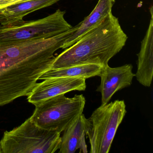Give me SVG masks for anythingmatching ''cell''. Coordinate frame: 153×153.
Instances as JSON below:
<instances>
[{
	"label": "cell",
	"instance_id": "obj_3",
	"mask_svg": "<svg viewBox=\"0 0 153 153\" xmlns=\"http://www.w3.org/2000/svg\"><path fill=\"white\" fill-rule=\"evenodd\" d=\"M61 133L42 128L30 118L6 131L0 141L2 153H53L59 149Z\"/></svg>",
	"mask_w": 153,
	"mask_h": 153
},
{
	"label": "cell",
	"instance_id": "obj_12",
	"mask_svg": "<svg viewBox=\"0 0 153 153\" xmlns=\"http://www.w3.org/2000/svg\"><path fill=\"white\" fill-rule=\"evenodd\" d=\"M114 3L115 0H98L97 4L90 15L75 26V31L66 40L61 49H66L74 44L86 32L111 13L112 8Z\"/></svg>",
	"mask_w": 153,
	"mask_h": 153
},
{
	"label": "cell",
	"instance_id": "obj_8",
	"mask_svg": "<svg viewBox=\"0 0 153 153\" xmlns=\"http://www.w3.org/2000/svg\"><path fill=\"white\" fill-rule=\"evenodd\" d=\"M132 68L131 64L113 68L108 65L103 67L98 76L101 77V84L96 90L102 95V105L109 103L117 91L131 85L135 76Z\"/></svg>",
	"mask_w": 153,
	"mask_h": 153
},
{
	"label": "cell",
	"instance_id": "obj_14",
	"mask_svg": "<svg viewBox=\"0 0 153 153\" xmlns=\"http://www.w3.org/2000/svg\"><path fill=\"white\" fill-rule=\"evenodd\" d=\"M16 0H0V9L12 6Z\"/></svg>",
	"mask_w": 153,
	"mask_h": 153
},
{
	"label": "cell",
	"instance_id": "obj_6",
	"mask_svg": "<svg viewBox=\"0 0 153 153\" xmlns=\"http://www.w3.org/2000/svg\"><path fill=\"white\" fill-rule=\"evenodd\" d=\"M65 13L59 9L41 19L16 25H0V44L51 38L67 32L73 27L65 19Z\"/></svg>",
	"mask_w": 153,
	"mask_h": 153
},
{
	"label": "cell",
	"instance_id": "obj_11",
	"mask_svg": "<svg viewBox=\"0 0 153 153\" xmlns=\"http://www.w3.org/2000/svg\"><path fill=\"white\" fill-rule=\"evenodd\" d=\"M60 0H31L0 9V25L12 26L25 22L23 18L34 11L52 6Z\"/></svg>",
	"mask_w": 153,
	"mask_h": 153
},
{
	"label": "cell",
	"instance_id": "obj_16",
	"mask_svg": "<svg viewBox=\"0 0 153 153\" xmlns=\"http://www.w3.org/2000/svg\"><path fill=\"white\" fill-rule=\"evenodd\" d=\"M0 153H2V152H1V146H0Z\"/></svg>",
	"mask_w": 153,
	"mask_h": 153
},
{
	"label": "cell",
	"instance_id": "obj_2",
	"mask_svg": "<svg viewBox=\"0 0 153 153\" xmlns=\"http://www.w3.org/2000/svg\"><path fill=\"white\" fill-rule=\"evenodd\" d=\"M127 39L119 19L111 13L55 57L51 69L88 64L105 67L125 46Z\"/></svg>",
	"mask_w": 153,
	"mask_h": 153
},
{
	"label": "cell",
	"instance_id": "obj_7",
	"mask_svg": "<svg viewBox=\"0 0 153 153\" xmlns=\"http://www.w3.org/2000/svg\"><path fill=\"white\" fill-rule=\"evenodd\" d=\"M86 79L81 78L55 77L37 83L27 95L28 102L35 105L53 97L72 91H85Z\"/></svg>",
	"mask_w": 153,
	"mask_h": 153
},
{
	"label": "cell",
	"instance_id": "obj_1",
	"mask_svg": "<svg viewBox=\"0 0 153 153\" xmlns=\"http://www.w3.org/2000/svg\"><path fill=\"white\" fill-rule=\"evenodd\" d=\"M59 48L54 36L0 44V106L27 96L51 68Z\"/></svg>",
	"mask_w": 153,
	"mask_h": 153
},
{
	"label": "cell",
	"instance_id": "obj_9",
	"mask_svg": "<svg viewBox=\"0 0 153 153\" xmlns=\"http://www.w3.org/2000/svg\"><path fill=\"white\" fill-rule=\"evenodd\" d=\"M90 126V121L83 113L80 114L65 130L61 137L60 153H87L85 136Z\"/></svg>",
	"mask_w": 153,
	"mask_h": 153
},
{
	"label": "cell",
	"instance_id": "obj_13",
	"mask_svg": "<svg viewBox=\"0 0 153 153\" xmlns=\"http://www.w3.org/2000/svg\"><path fill=\"white\" fill-rule=\"evenodd\" d=\"M102 68L97 64H88L50 69L40 77L39 80L55 77L81 78L86 79L99 76Z\"/></svg>",
	"mask_w": 153,
	"mask_h": 153
},
{
	"label": "cell",
	"instance_id": "obj_10",
	"mask_svg": "<svg viewBox=\"0 0 153 153\" xmlns=\"http://www.w3.org/2000/svg\"><path fill=\"white\" fill-rule=\"evenodd\" d=\"M149 26L146 35L141 42L139 53L137 54V69L135 74L137 81L142 85H151L153 75V10L150 9Z\"/></svg>",
	"mask_w": 153,
	"mask_h": 153
},
{
	"label": "cell",
	"instance_id": "obj_15",
	"mask_svg": "<svg viewBox=\"0 0 153 153\" xmlns=\"http://www.w3.org/2000/svg\"><path fill=\"white\" fill-rule=\"evenodd\" d=\"M31 1V0H16V1H15V2L12 4V6H13V5H17V4H20V3L25 2V1Z\"/></svg>",
	"mask_w": 153,
	"mask_h": 153
},
{
	"label": "cell",
	"instance_id": "obj_4",
	"mask_svg": "<svg viewBox=\"0 0 153 153\" xmlns=\"http://www.w3.org/2000/svg\"><path fill=\"white\" fill-rule=\"evenodd\" d=\"M53 97L35 105L30 120L42 128L61 133L83 113L86 100L83 94Z\"/></svg>",
	"mask_w": 153,
	"mask_h": 153
},
{
	"label": "cell",
	"instance_id": "obj_5",
	"mask_svg": "<svg viewBox=\"0 0 153 153\" xmlns=\"http://www.w3.org/2000/svg\"><path fill=\"white\" fill-rule=\"evenodd\" d=\"M123 100L101 105L90 118V126L87 133L91 153H108L120 124L126 114Z\"/></svg>",
	"mask_w": 153,
	"mask_h": 153
}]
</instances>
